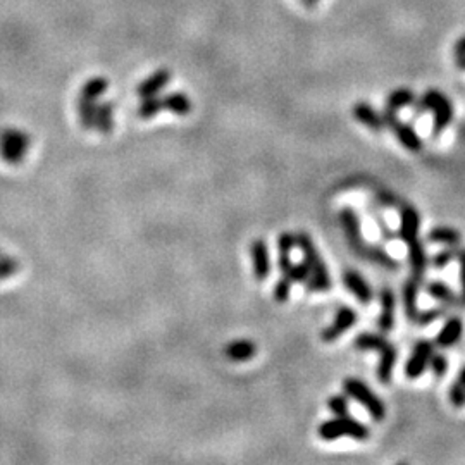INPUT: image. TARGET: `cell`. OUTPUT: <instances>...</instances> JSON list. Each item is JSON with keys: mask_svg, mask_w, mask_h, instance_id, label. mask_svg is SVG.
Wrapping results in <instances>:
<instances>
[{"mask_svg": "<svg viewBox=\"0 0 465 465\" xmlns=\"http://www.w3.org/2000/svg\"><path fill=\"white\" fill-rule=\"evenodd\" d=\"M448 397H450V402H452L453 407H457V409L465 407V386L460 383L459 379H457L455 383L450 386Z\"/></svg>", "mask_w": 465, "mask_h": 465, "instance_id": "cell-38", "label": "cell"}, {"mask_svg": "<svg viewBox=\"0 0 465 465\" xmlns=\"http://www.w3.org/2000/svg\"><path fill=\"white\" fill-rule=\"evenodd\" d=\"M429 369H431V372H433L434 378L441 379L443 376L448 372V360H446L445 355L433 353V357H431V362H429Z\"/></svg>", "mask_w": 465, "mask_h": 465, "instance_id": "cell-37", "label": "cell"}, {"mask_svg": "<svg viewBox=\"0 0 465 465\" xmlns=\"http://www.w3.org/2000/svg\"><path fill=\"white\" fill-rule=\"evenodd\" d=\"M448 309L450 307L441 305V307H433V309H426V310H422V312L419 310V316H417L416 324L427 326V324H431V322L441 319V317H445L446 314H448Z\"/></svg>", "mask_w": 465, "mask_h": 465, "instance_id": "cell-32", "label": "cell"}, {"mask_svg": "<svg viewBox=\"0 0 465 465\" xmlns=\"http://www.w3.org/2000/svg\"><path fill=\"white\" fill-rule=\"evenodd\" d=\"M420 228V215L419 211L412 205H405L400 212V228H398V236L405 245L419 240Z\"/></svg>", "mask_w": 465, "mask_h": 465, "instance_id": "cell-12", "label": "cell"}, {"mask_svg": "<svg viewBox=\"0 0 465 465\" xmlns=\"http://www.w3.org/2000/svg\"><path fill=\"white\" fill-rule=\"evenodd\" d=\"M457 255H459V247H448L445 248V250L438 252L436 255H433V257L429 259V264L433 267H436V269H443V267L448 266L450 262L455 261Z\"/></svg>", "mask_w": 465, "mask_h": 465, "instance_id": "cell-33", "label": "cell"}, {"mask_svg": "<svg viewBox=\"0 0 465 465\" xmlns=\"http://www.w3.org/2000/svg\"><path fill=\"white\" fill-rule=\"evenodd\" d=\"M417 97L410 88H397L386 97V109L390 111H400V109L412 107L416 104Z\"/></svg>", "mask_w": 465, "mask_h": 465, "instance_id": "cell-25", "label": "cell"}, {"mask_svg": "<svg viewBox=\"0 0 465 465\" xmlns=\"http://www.w3.org/2000/svg\"><path fill=\"white\" fill-rule=\"evenodd\" d=\"M459 381H460V383H462L464 386H465V367L462 369V371H460V374H459Z\"/></svg>", "mask_w": 465, "mask_h": 465, "instance_id": "cell-45", "label": "cell"}, {"mask_svg": "<svg viewBox=\"0 0 465 465\" xmlns=\"http://www.w3.org/2000/svg\"><path fill=\"white\" fill-rule=\"evenodd\" d=\"M434 353V343L429 340H419L413 345L412 355L409 357L405 364V376L409 379H417L429 369L431 357Z\"/></svg>", "mask_w": 465, "mask_h": 465, "instance_id": "cell-7", "label": "cell"}, {"mask_svg": "<svg viewBox=\"0 0 465 465\" xmlns=\"http://www.w3.org/2000/svg\"><path fill=\"white\" fill-rule=\"evenodd\" d=\"M317 433H319V436L324 441H335V439L343 436H349L355 439V441H367L371 438V429L365 424H362L360 420L353 419L350 416H335V419L324 420L319 426V429H317Z\"/></svg>", "mask_w": 465, "mask_h": 465, "instance_id": "cell-3", "label": "cell"}, {"mask_svg": "<svg viewBox=\"0 0 465 465\" xmlns=\"http://www.w3.org/2000/svg\"><path fill=\"white\" fill-rule=\"evenodd\" d=\"M0 255H2V254H0Z\"/></svg>", "mask_w": 465, "mask_h": 465, "instance_id": "cell-46", "label": "cell"}, {"mask_svg": "<svg viewBox=\"0 0 465 465\" xmlns=\"http://www.w3.org/2000/svg\"><path fill=\"white\" fill-rule=\"evenodd\" d=\"M328 407L336 417L350 416L349 400H346V397H342V395H333L328 400Z\"/></svg>", "mask_w": 465, "mask_h": 465, "instance_id": "cell-35", "label": "cell"}, {"mask_svg": "<svg viewBox=\"0 0 465 465\" xmlns=\"http://www.w3.org/2000/svg\"><path fill=\"white\" fill-rule=\"evenodd\" d=\"M426 291H427V295L433 296L434 300L441 302L443 305L450 307V309H452V307L465 305L462 296L457 295V293L453 291L452 288L445 283V281H429V283H426Z\"/></svg>", "mask_w": 465, "mask_h": 465, "instance_id": "cell-16", "label": "cell"}, {"mask_svg": "<svg viewBox=\"0 0 465 465\" xmlns=\"http://www.w3.org/2000/svg\"><path fill=\"white\" fill-rule=\"evenodd\" d=\"M252 262H254V273L259 281L267 280L270 273V261L269 250L264 240H255L252 243Z\"/></svg>", "mask_w": 465, "mask_h": 465, "instance_id": "cell-18", "label": "cell"}, {"mask_svg": "<svg viewBox=\"0 0 465 465\" xmlns=\"http://www.w3.org/2000/svg\"><path fill=\"white\" fill-rule=\"evenodd\" d=\"M362 259L378 264V266L384 267V269H388V270L400 269V262H398L397 259L391 257V255L388 254L383 247H378V245H367L364 250V255H362Z\"/></svg>", "mask_w": 465, "mask_h": 465, "instance_id": "cell-21", "label": "cell"}, {"mask_svg": "<svg viewBox=\"0 0 465 465\" xmlns=\"http://www.w3.org/2000/svg\"><path fill=\"white\" fill-rule=\"evenodd\" d=\"M407 248H409L410 273H412L413 280L420 284L424 281V277H426L427 266H429L427 250L420 240H416V241H412V243H409Z\"/></svg>", "mask_w": 465, "mask_h": 465, "instance_id": "cell-13", "label": "cell"}, {"mask_svg": "<svg viewBox=\"0 0 465 465\" xmlns=\"http://www.w3.org/2000/svg\"><path fill=\"white\" fill-rule=\"evenodd\" d=\"M357 312H355L351 307H340L338 312H336V317L335 321H333L331 326H328V328L322 331L321 338L324 343H335L336 340L340 338L342 335H345L346 331L351 328V326L357 322Z\"/></svg>", "mask_w": 465, "mask_h": 465, "instance_id": "cell-9", "label": "cell"}, {"mask_svg": "<svg viewBox=\"0 0 465 465\" xmlns=\"http://www.w3.org/2000/svg\"><path fill=\"white\" fill-rule=\"evenodd\" d=\"M464 333V321L462 317L452 316L445 321L443 328L439 329L434 340V345H438L439 349H450V346L455 345L460 338H462Z\"/></svg>", "mask_w": 465, "mask_h": 465, "instance_id": "cell-14", "label": "cell"}, {"mask_svg": "<svg viewBox=\"0 0 465 465\" xmlns=\"http://www.w3.org/2000/svg\"><path fill=\"white\" fill-rule=\"evenodd\" d=\"M419 287L413 277L405 281L404 284V307H405V316L410 322H416L417 316H419V307H417V295H419Z\"/></svg>", "mask_w": 465, "mask_h": 465, "instance_id": "cell-22", "label": "cell"}, {"mask_svg": "<svg viewBox=\"0 0 465 465\" xmlns=\"http://www.w3.org/2000/svg\"><path fill=\"white\" fill-rule=\"evenodd\" d=\"M291 284H293V281L290 280V277H287V276L281 277V280L276 283V287H274V291H273L274 300H276V302H280V303L287 302V300L290 298Z\"/></svg>", "mask_w": 465, "mask_h": 465, "instance_id": "cell-36", "label": "cell"}, {"mask_svg": "<svg viewBox=\"0 0 465 465\" xmlns=\"http://www.w3.org/2000/svg\"><path fill=\"white\" fill-rule=\"evenodd\" d=\"M383 121L384 126L393 131L398 142L404 145V148H407L409 152H420V150H422V140H420V137L417 135L416 128H413L412 124L404 123V121L397 116V112L390 111V109H384Z\"/></svg>", "mask_w": 465, "mask_h": 465, "instance_id": "cell-6", "label": "cell"}, {"mask_svg": "<svg viewBox=\"0 0 465 465\" xmlns=\"http://www.w3.org/2000/svg\"><path fill=\"white\" fill-rule=\"evenodd\" d=\"M29 146V137L16 128H7L0 133V155L9 164H20Z\"/></svg>", "mask_w": 465, "mask_h": 465, "instance_id": "cell-5", "label": "cell"}, {"mask_svg": "<svg viewBox=\"0 0 465 465\" xmlns=\"http://www.w3.org/2000/svg\"><path fill=\"white\" fill-rule=\"evenodd\" d=\"M160 100H162V111H169L176 116H186L192 111V100L183 91L164 95Z\"/></svg>", "mask_w": 465, "mask_h": 465, "instance_id": "cell-20", "label": "cell"}, {"mask_svg": "<svg viewBox=\"0 0 465 465\" xmlns=\"http://www.w3.org/2000/svg\"><path fill=\"white\" fill-rule=\"evenodd\" d=\"M379 303L381 314L378 317V328L383 335H388L395 328V305H397V296L390 287L381 288Z\"/></svg>", "mask_w": 465, "mask_h": 465, "instance_id": "cell-11", "label": "cell"}, {"mask_svg": "<svg viewBox=\"0 0 465 465\" xmlns=\"http://www.w3.org/2000/svg\"><path fill=\"white\" fill-rule=\"evenodd\" d=\"M427 241L431 243H441L446 247H459L462 241V234L457 231L455 228H448V226H438L427 233Z\"/></svg>", "mask_w": 465, "mask_h": 465, "instance_id": "cell-23", "label": "cell"}, {"mask_svg": "<svg viewBox=\"0 0 465 465\" xmlns=\"http://www.w3.org/2000/svg\"><path fill=\"white\" fill-rule=\"evenodd\" d=\"M351 114H353L355 119L358 121L360 124H364L365 128L372 131H381L384 126L383 121V114H379L371 104L367 102H357V104L351 107Z\"/></svg>", "mask_w": 465, "mask_h": 465, "instance_id": "cell-15", "label": "cell"}, {"mask_svg": "<svg viewBox=\"0 0 465 465\" xmlns=\"http://www.w3.org/2000/svg\"><path fill=\"white\" fill-rule=\"evenodd\" d=\"M340 222H342L343 229H345L350 248L355 252V254H358L362 257L367 243L364 241V234H362V224L360 219H358V214L351 207L342 208V211H340Z\"/></svg>", "mask_w": 465, "mask_h": 465, "instance_id": "cell-8", "label": "cell"}, {"mask_svg": "<svg viewBox=\"0 0 465 465\" xmlns=\"http://www.w3.org/2000/svg\"><path fill=\"white\" fill-rule=\"evenodd\" d=\"M300 2H303V3H305L307 7H314V6H316L317 2H319V0H300Z\"/></svg>", "mask_w": 465, "mask_h": 465, "instance_id": "cell-44", "label": "cell"}, {"mask_svg": "<svg viewBox=\"0 0 465 465\" xmlns=\"http://www.w3.org/2000/svg\"><path fill=\"white\" fill-rule=\"evenodd\" d=\"M372 215H374V221L378 222L379 229H381V234H383L386 240H397V233H393L390 229V226L386 224V221L383 219V215L379 214V212H372Z\"/></svg>", "mask_w": 465, "mask_h": 465, "instance_id": "cell-40", "label": "cell"}, {"mask_svg": "<svg viewBox=\"0 0 465 465\" xmlns=\"http://www.w3.org/2000/svg\"><path fill=\"white\" fill-rule=\"evenodd\" d=\"M20 269V264L16 259L7 257V255H0V280H6V277L13 276Z\"/></svg>", "mask_w": 465, "mask_h": 465, "instance_id": "cell-39", "label": "cell"}, {"mask_svg": "<svg viewBox=\"0 0 465 465\" xmlns=\"http://www.w3.org/2000/svg\"><path fill=\"white\" fill-rule=\"evenodd\" d=\"M398 360L397 346L391 345L390 342L379 350V364H378V379L379 383L390 384L393 378V369Z\"/></svg>", "mask_w": 465, "mask_h": 465, "instance_id": "cell-17", "label": "cell"}, {"mask_svg": "<svg viewBox=\"0 0 465 465\" xmlns=\"http://www.w3.org/2000/svg\"><path fill=\"white\" fill-rule=\"evenodd\" d=\"M455 62H457V68L460 69V71H465V56H455Z\"/></svg>", "mask_w": 465, "mask_h": 465, "instance_id": "cell-43", "label": "cell"}, {"mask_svg": "<svg viewBox=\"0 0 465 465\" xmlns=\"http://www.w3.org/2000/svg\"><path fill=\"white\" fill-rule=\"evenodd\" d=\"M343 283H345L346 290H349L355 298L358 300L364 305H369V303L374 300V291H372V287L364 280L360 273L353 269H346L343 273Z\"/></svg>", "mask_w": 465, "mask_h": 465, "instance_id": "cell-10", "label": "cell"}, {"mask_svg": "<svg viewBox=\"0 0 465 465\" xmlns=\"http://www.w3.org/2000/svg\"><path fill=\"white\" fill-rule=\"evenodd\" d=\"M160 111H162V100L157 95H152V97L142 98V104L138 107V116L144 117V119H152Z\"/></svg>", "mask_w": 465, "mask_h": 465, "instance_id": "cell-31", "label": "cell"}, {"mask_svg": "<svg viewBox=\"0 0 465 465\" xmlns=\"http://www.w3.org/2000/svg\"><path fill=\"white\" fill-rule=\"evenodd\" d=\"M412 109L413 117H419L426 114V112L433 114V138H438L453 119L452 100L443 91L434 90V88H431L426 93H422V97L417 98Z\"/></svg>", "mask_w": 465, "mask_h": 465, "instance_id": "cell-1", "label": "cell"}, {"mask_svg": "<svg viewBox=\"0 0 465 465\" xmlns=\"http://www.w3.org/2000/svg\"><path fill=\"white\" fill-rule=\"evenodd\" d=\"M109 88V82L102 76H97V78H91L83 85L82 88V97L90 98V100H98L102 95L105 93V90Z\"/></svg>", "mask_w": 465, "mask_h": 465, "instance_id": "cell-30", "label": "cell"}, {"mask_svg": "<svg viewBox=\"0 0 465 465\" xmlns=\"http://www.w3.org/2000/svg\"><path fill=\"white\" fill-rule=\"evenodd\" d=\"M343 390H345L346 397L358 402L362 407L367 410V413L376 422L384 420V417H386V405L364 381L357 378H346L343 381Z\"/></svg>", "mask_w": 465, "mask_h": 465, "instance_id": "cell-4", "label": "cell"}, {"mask_svg": "<svg viewBox=\"0 0 465 465\" xmlns=\"http://www.w3.org/2000/svg\"><path fill=\"white\" fill-rule=\"evenodd\" d=\"M386 343L388 338L383 335V333H379V335L378 333H360V335L355 338L353 346L362 351H369V350L379 351Z\"/></svg>", "mask_w": 465, "mask_h": 465, "instance_id": "cell-28", "label": "cell"}, {"mask_svg": "<svg viewBox=\"0 0 465 465\" xmlns=\"http://www.w3.org/2000/svg\"><path fill=\"white\" fill-rule=\"evenodd\" d=\"M453 50H455V56H465V36H462V38L455 43Z\"/></svg>", "mask_w": 465, "mask_h": 465, "instance_id": "cell-42", "label": "cell"}, {"mask_svg": "<svg viewBox=\"0 0 465 465\" xmlns=\"http://www.w3.org/2000/svg\"><path fill=\"white\" fill-rule=\"evenodd\" d=\"M296 247L302 250L303 259L310 266V277L307 281V290L314 293H324L331 290V276H329V269L322 261L321 254L317 252L316 245L310 240L307 233L296 234Z\"/></svg>", "mask_w": 465, "mask_h": 465, "instance_id": "cell-2", "label": "cell"}, {"mask_svg": "<svg viewBox=\"0 0 465 465\" xmlns=\"http://www.w3.org/2000/svg\"><path fill=\"white\" fill-rule=\"evenodd\" d=\"M457 261H459L460 284H462V300L465 303V248H459V255H457Z\"/></svg>", "mask_w": 465, "mask_h": 465, "instance_id": "cell-41", "label": "cell"}, {"mask_svg": "<svg viewBox=\"0 0 465 465\" xmlns=\"http://www.w3.org/2000/svg\"><path fill=\"white\" fill-rule=\"evenodd\" d=\"M287 277H290L293 283H307L310 277V266L305 261L293 264L291 269L288 270V274H284Z\"/></svg>", "mask_w": 465, "mask_h": 465, "instance_id": "cell-34", "label": "cell"}, {"mask_svg": "<svg viewBox=\"0 0 465 465\" xmlns=\"http://www.w3.org/2000/svg\"><path fill=\"white\" fill-rule=\"evenodd\" d=\"M296 247V236H293L291 233H283L277 240V248H280V269L281 273L288 274V270L291 269V250Z\"/></svg>", "mask_w": 465, "mask_h": 465, "instance_id": "cell-26", "label": "cell"}, {"mask_svg": "<svg viewBox=\"0 0 465 465\" xmlns=\"http://www.w3.org/2000/svg\"><path fill=\"white\" fill-rule=\"evenodd\" d=\"M97 100H90V98L79 97L78 98V114L79 123L85 130H91L95 128V112H97Z\"/></svg>", "mask_w": 465, "mask_h": 465, "instance_id": "cell-29", "label": "cell"}, {"mask_svg": "<svg viewBox=\"0 0 465 465\" xmlns=\"http://www.w3.org/2000/svg\"><path fill=\"white\" fill-rule=\"evenodd\" d=\"M255 351H257V346L250 340H238V342H233L231 345L226 346V357L234 362H245L250 360Z\"/></svg>", "mask_w": 465, "mask_h": 465, "instance_id": "cell-27", "label": "cell"}, {"mask_svg": "<svg viewBox=\"0 0 465 465\" xmlns=\"http://www.w3.org/2000/svg\"><path fill=\"white\" fill-rule=\"evenodd\" d=\"M171 82V73L167 69H157L153 75L145 78L144 82L138 85V95L142 98L152 97V95H159L160 90H164Z\"/></svg>", "mask_w": 465, "mask_h": 465, "instance_id": "cell-19", "label": "cell"}, {"mask_svg": "<svg viewBox=\"0 0 465 465\" xmlns=\"http://www.w3.org/2000/svg\"><path fill=\"white\" fill-rule=\"evenodd\" d=\"M95 128L100 133L109 135L114 128V104L112 102H102L97 105V112H95Z\"/></svg>", "mask_w": 465, "mask_h": 465, "instance_id": "cell-24", "label": "cell"}]
</instances>
